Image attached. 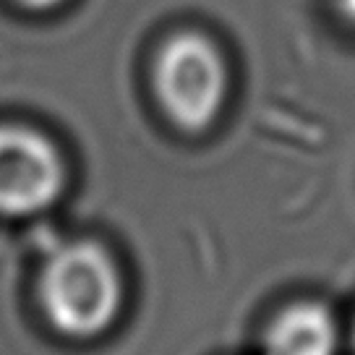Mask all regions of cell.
<instances>
[{"label":"cell","mask_w":355,"mask_h":355,"mask_svg":"<svg viewBox=\"0 0 355 355\" xmlns=\"http://www.w3.org/2000/svg\"><path fill=\"white\" fill-rule=\"evenodd\" d=\"M42 306L60 332L94 337L121 309V277L110 256L94 243L60 248L44 266Z\"/></svg>","instance_id":"obj_1"},{"label":"cell","mask_w":355,"mask_h":355,"mask_svg":"<svg viewBox=\"0 0 355 355\" xmlns=\"http://www.w3.org/2000/svg\"><path fill=\"white\" fill-rule=\"evenodd\" d=\"M157 94L167 115L189 131L209 125L225 97V63L201 34H178L162 47L155 68Z\"/></svg>","instance_id":"obj_2"},{"label":"cell","mask_w":355,"mask_h":355,"mask_svg":"<svg viewBox=\"0 0 355 355\" xmlns=\"http://www.w3.org/2000/svg\"><path fill=\"white\" fill-rule=\"evenodd\" d=\"M63 186V162L44 136L3 125L0 128V211L32 214L53 204Z\"/></svg>","instance_id":"obj_3"},{"label":"cell","mask_w":355,"mask_h":355,"mask_svg":"<svg viewBox=\"0 0 355 355\" xmlns=\"http://www.w3.org/2000/svg\"><path fill=\"white\" fill-rule=\"evenodd\" d=\"M337 332L329 311L316 303L288 309L266 334V355H332Z\"/></svg>","instance_id":"obj_4"},{"label":"cell","mask_w":355,"mask_h":355,"mask_svg":"<svg viewBox=\"0 0 355 355\" xmlns=\"http://www.w3.org/2000/svg\"><path fill=\"white\" fill-rule=\"evenodd\" d=\"M21 3L29 8H50V6H58L60 0H21Z\"/></svg>","instance_id":"obj_5"},{"label":"cell","mask_w":355,"mask_h":355,"mask_svg":"<svg viewBox=\"0 0 355 355\" xmlns=\"http://www.w3.org/2000/svg\"><path fill=\"white\" fill-rule=\"evenodd\" d=\"M343 8L347 11V16H353L355 19V0H343Z\"/></svg>","instance_id":"obj_6"}]
</instances>
